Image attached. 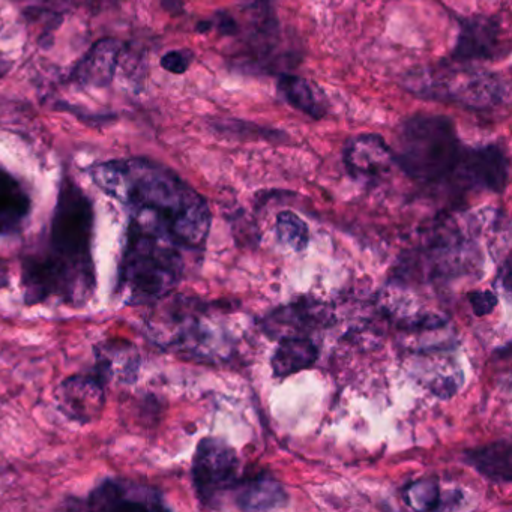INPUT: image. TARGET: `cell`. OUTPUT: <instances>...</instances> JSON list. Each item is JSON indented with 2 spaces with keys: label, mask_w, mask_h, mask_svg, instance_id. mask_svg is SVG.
I'll use <instances>...</instances> for the list:
<instances>
[{
  "label": "cell",
  "mask_w": 512,
  "mask_h": 512,
  "mask_svg": "<svg viewBox=\"0 0 512 512\" xmlns=\"http://www.w3.org/2000/svg\"><path fill=\"white\" fill-rule=\"evenodd\" d=\"M59 403L68 418L82 424L91 422L100 416L106 403L104 380L97 373L70 377L61 385Z\"/></svg>",
  "instance_id": "8fae6325"
},
{
  "label": "cell",
  "mask_w": 512,
  "mask_h": 512,
  "mask_svg": "<svg viewBox=\"0 0 512 512\" xmlns=\"http://www.w3.org/2000/svg\"><path fill=\"white\" fill-rule=\"evenodd\" d=\"M278 91L284 100L304 115L310 116L314 121L325 118L328 112L325 98H320V91L314 88L308 80L302 77L284 74L278 80Z\"/></svg>",
  "instance_id": "e0dca14e"
},
{
  "label": "cell",
  "mask_w": 512,
  "mask_h": 512,
  "mask_svg": "<svg viewBox=\"0 0 512 512\" xmlns=\"http://www.w3.org/2000/svg\"><path fill=\"white\" fill-rule=\"evenodd\" d=\"M31 214V197L7 170L0 169V236L19 232Z\"/></svg>",
  "instance_id": "5bb4252c"
},
{
  "label": "cell",
  "mask_w": 512,
  "mask_h": 512,
  "mask_svg": "<svg viewBox=\"0 0 512 512\" xmlns=\"http://www.w3.org/2000/svg\"><path fill=\"white\" fill-rule=\"evenodd\" d=\"M191 58L193 56L187 50H173L161 58V67L172 74H184L190 68Z\"/></svg>",
  "instance_id": "44dd1931"
},
{
  "label": "cell",
  "mask_w": 512,
  "mask_h": 512,
  "mask_svg": "<svg viewBox=\"0 0 512 512\" xmlns=\"http://www.w3.org/2000/svg\"><path fill=\"white\" fill-rule=\"evenodd\" d=\"M344 164L356 179L373 181L389 172L394 152L379 134H361L344 146Z\"/></svg>",
  "instance_id": "30bf717a"
},
{
  "label": "cell",
  "mask_w": 512,
  "mask_h": 512,
  "mask_svg": "<svg viewBox=\"0 0 512 512\" xmlns=\"http://www.w3.org/2000/svg\"><path fill=\"white\" fill-rule=\"evenodd\" d=\"M124 44L112 38L98 41L86 53L73 71V80L80 86L104 88L112 82L118 70Z\"/></svg>",
  "instance_id": "7c38bea8"
},
{
  "label": "cell",
  "mask_w": 512,
  "mask_h": 512,
  "mask_svg": "<svg viewBox=\"0 0 512 512\" xmlns=\"http://www.w3.org/2000/svg\"><path fill=\"white\" fill-rule=\"evenodd\" d=\"M233 490L235 502L244 511H271L287 503L286 488L271 475L239 479Z\"/></svg>",
  "instance_id": "4fadbf2b"
},
{
  "label": "cell",
  "mask_w": 512,
  "mask_h": 512,
  "mask_svg": "<svg viewBox=\"0 0 512 512\" xmlns=\"http://www.w3.org/2000/svg\"><path fill=\"white\" fill-rule=\"evenodd\" d=\"M88 509H169L160 491L128 479H107L86 500Z\"/></svg>",
  "instance_id": "9c48e42d"
},
{
  "label": "cell",
  "mask_w": 512,
  "mask_h": 512,
  "mask_svg": "<svg viewBox=\"0 0 512 512\" xmlns=\"http://www.w3.org/2000/svg\"><path fill=\"white\" fill-rule=\"evenodd\" d=\"M277 235L283 244L289 245L295 251L305 250L310 241L307 224L290 211H284L278 215Z\"/></svg>",
  "instance_id": "ffe728a7"
},
{
  "label": "cell",
  "mask_w": 512,
  "mask_h": 512,
  "mask_svg": "<svg viewBox=\"0 0 512 512\" xmlns=\"http://www.w3.org/2000/svg\"><path fill=\"white\" fill-rule=\"evenodd\" d=\"M407 88L413 94L451 101L472 110L500 106L508 97L502 77L481 68L463 67L460 61L442 62L421 71L407 82Z\"/></svg>",
  "instance_id": "5b68a950"
},
{
  "label": "cell",
  "mask_w": 512,
  "mask_h": 512,
  "mask_svg": "<svg viewBox=\"0 0 512 512\" xmlns=\"http://www.w3.org/2000/svg\"><path fill=\"white\" fill-rule=\"evenodd\" d=\"M94 220L91 200L65 179L46 242L23 260L26 304L58 301L79 307L94 295Z\"/></svg>",
  "instance_id": "7a4b0ae2"
},
{
  "label": "cell",
  "mask_w": 512,
  "mask_h": 512,
  "mask_svg": "<svg viewBox=\"0 0 512 512\" xmlns=\"http://www.w3.org/2000/svg\"><path fill=\"white\" fill-rule=\"evenodd\" d=\"M394 161L409 178L437 182L454 173L463 146L454 121L439 115H416L401 125Z\"/></svg>",
  "instance_id": "277c9868"
},
{
  "label": "cell",
  "mask_w": 512,
  "mask_h": 512,
  "mask_svg": "<svg viewBox=\"0 0 512 512\" xmlns=\"http://www.w3.org/2000/svg\"><path fill=\"white\" fill-rule=\"evenodd\" d=\"M467 463L485 478L509 482L512 478V449L509 440H499L467 452Z\"/></svg>",
  "instance_id": "2e32d148"
},
{
  "label": "cell",
  "mask_w": 512,
  "mask_h": 512,
  "mask_svg": "<svg viewBox=\"0 0 512 512\" xmlns=\"http://www.w3.org/2000/svg\"><path fill=\"white\" fill-rule=\"evenodd\" d=\"M212 28H214V23L200 22L199 25H197V32H200V34H206V32L211 31Z\"/></svg>",
  "instance_id": "d4e9b609"
},
{
  "label": "cell",
  "mask_w": 512,
  "mask_h": 512,
  "mask_svg": "<svg viewBox=\"0 0 512 512\" xmlns=\"http://www.w3.org/2000/svg\"><path fill=\"white\" fill-rule=\"evenodd\" d=\"M182 248L130 221L119 268L118 290L128 305L151 304L169 295L184 274Z\"/></svg>",
  "instance_id": "3957f363"
},
{
  "label": "cell",
  "mask_w": 512,
  "mask_h": 512,
  "mask_svg": "<svg viewBox=\"0 0 512 512\" xmlns=\"http://www.w3.org/2000/svg\"><path fill=\"white\" fill-rule=\"evenodd\" d=\"M137 361L139 355L130 344L109 343L98 347L97 374L103 380L116 374L121 379L133 380L136 377Z\"/></svg>",
  "instance_id": "ac0fdd59"
},
{
  "label": "cell",
  "mask_w": 512,
  "mask_h": 512,
  "mask_svg": "<svg viewBox=\"0 0 512 512\" xmlns=\"http://www.w3.org/2000/svg\"><path fill=\"white\" fill-rule=\"evenodd\" d=\"M217 28L218 31H220V34L224 35V37L235 35L236 31H238L235 20H233L229 14H218Z\"/></svg>",
  "instance_id": "603a6c76"
},
{
  "label": "cell",
  "mask_w": 512,
  "mask_h": 512,
  "mask_svg": "<svg viewBox=\"0 0 512 512\" xmlns=\"http://www.w3.org/2000/svg\"><path fill=\"white\" fill-rule=\"evenodd\" d=\"M8 283H10V275H8L7 266L0 262V289L7 287Z\"/></svg>",
  "instance_id": "cb8c5ba5"
},
{
  "label": "cell",
  "mask_w": 512,
  "mask_h": 512,
  "mask_svg": "<svg viewBox=\"0 0 512 512\" xmlns=\"http://www.w3.org/2000/svg\"><path fill=\"white\" fill-rule=\"evenodd\" d=\"M239 481V460L235 449L224 440L206 437L197 446L193 460V482L202 505L217 506L226 491Z\"/></svg>",
  "instance_id": "8992f818"
},
{
  "label": "cell",
  "mask_w": 512,
  "mask_h": 512,
  "mask_svg": "<svg viewBox=\"0 0 512 512\" xmlns=\"http://www.w3.org/2000/svg\"><path fill=\"white\" fill-rule=\"evenodd\" d=\"M452 175L466 187L502 193L508 184V157L499 145L463 148Z\"/></svg>",
  "instance_id": "ba28073f"
},
{
  "label": "cell",
  "mask_w": 512,
  "mask_h": 512,
  "mask_svg": "<svg viewBox=\"0 0 512 512\" xmlns=\"http://www.w3.org/2000/svg\"><path fill=\"white\" fill-rule=\"evenodd\" d=\"M404 500L416 511H434L442 508L439 485L431 479H419L404 488Z\"/></svg>",
  "instance_id": "d6986e66"
},
{
  "label": "cell",
  "mask_w": 512,
  "mask_h": 512,
  "mask_svg": "<svg viewBox=\"0 0 512 512\" xmlns=\"http://www.w3.org/2000/svg\"><path fill=\"white\" fill-rule=\"evenodd\" d=\"M91 178L118 200L131 221L184 250H202L211 230L206 200L173 170L143 160H115L91 169Z\"/></svg>",
  "instance_id": "6da1fadb"
},
{
  "label": "cell",
  "mask_w": 512,
  "mask_h": 512,
  "mask_svg": "<svg viewBox=\"0 0 512 512\" xmlns=\"http://www.w3.org/2000/svg\"><path fill=\"white\" fill-rule=\"evenodd\" d=\"M469 301L472 304L473 313L476 316L482 317L490 314L496 308L497 298L493 293L488 290H481V292L469 293Z\"/></svg>",
  "instance_id": "7402d4cb"
},
{
  "label": "cell",
  "mask_w": 512,
  "mask_h": 512,
  "mask_svg": "<svg viewBox=\"0 0 512 512\" xmlns=\"http://www.w3.org/2000/svg\"><path fill=\"white\" fill-rule=\"evenodd\" d=\"M319 358V349L313 341L302 337H286L281 340L272 356V371L277 377L292 376L313 367Z\"/></svg>",
  "instance_id": "9a60e30c"
},
{
  "label": "cell",
  "mask_w": 512,
  "mask_h": 512,
  "mask_svg": "<svg viewBox=\"0 0 512 512\" xmlns=\"http://www.w3.org/2000/svg\"><path fill=\"white\" fill-rule=\"evenodd\" d=\"M508 55V31L499 16L461 20L460 34L452 52L454 61H499Z\"/></svg>",
  "instance_id": "52a82bcc"
}]
</instances>
